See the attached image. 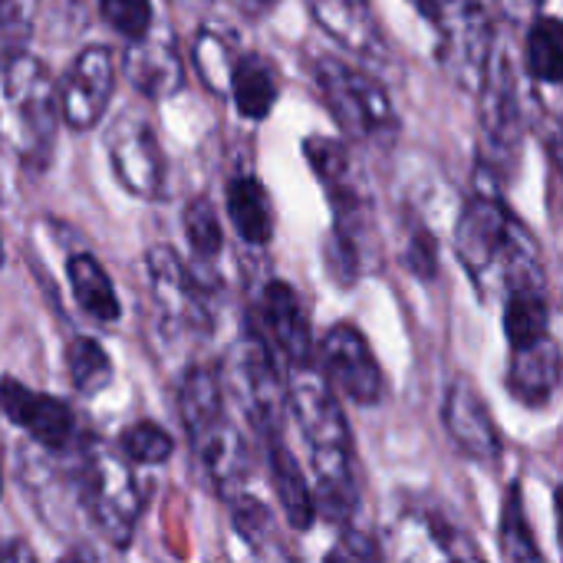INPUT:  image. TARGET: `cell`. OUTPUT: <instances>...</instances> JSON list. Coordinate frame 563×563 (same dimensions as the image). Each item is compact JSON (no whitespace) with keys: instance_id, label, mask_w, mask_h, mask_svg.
Masks as SVG:
<instances>
[{"instance_id":"484cf974","label":"cell","mask_w":563,"mask_h":563,"mask_svg":"<svg viewBox=\"0 0 563 563\" xmlns=\"http://www.w3.org/2000/svg\"><path fill=\"white\" fill-rule=\"evenodd\" d=\"M66 373L76 386V393L82 396H99L102 389H109L112 383V360L106 353V346L92 336H73L66 343Z\"/></svg>"},{"instance_id":"44dd1931","label":"cell","mask_w":563,"mask_h":563,"mask_svg":"<svg viewBox=\"0 0 563 563\" xmlns=\"http://www.w3.org/2000/svg\"><path fill=\"white\" fill-rule=\"evenodd\" d=\"M264 439H267V465H271V478H274L280 511L294 531H310L317 521V508H313V492L303 478V468L294 459V452L284 445L280 432H271Z\"/></svg>"},{"instance_id":"7a4b0ae2","label":"cell","mask_w":563,"mask_h":563,"mask_svg":"<svg viewBox=\"0 0 563 563\" xmlns=\"http://www.w3.org/2000/svg\"><path fill=\"white\" fill-rule=\"evenodd\" d=\"M478 185L468 195L459 228L455 251L462 267L482 297L501 294L511 280L544 274L534 234L501 198V178L478 162Z\"/></svg>"},{"instance_id":"4fadbf2b","label":"cell","mask_w":563,"mask_h":563,"mask_svg":"<svg viewBox=\"0 0 563 563\" xmlns=\"http://www.w3.org/2000/svg\"><path fill=\"white\" fill-rule=\"evenodd\" d=\"M0 412L46 452H73L79 445V429L69 402L49 393H36L13 376L0 379Z\"/></svg>"},{"instance_id":"7402d4cb","label":"cell","mask_w":563,"mask_h":563,"mask_svg":"<svg viewBox=\"0 0 563 563\" xmlns=\"http://www.w3.org/2000/svg\"><path fill=\"white\" fill-rule=\"evenodd\" d=\"M66 280H69V290H73L76 307L89 320H96L102 327L119 323L122 303L115 297V287H112L109 274L102 271V264L89 251H76V254L66 257Z\"/></svg>"},{"instance_id":"cb8c5ba5","label":"cell","mask_w":563,"mask_h":563,"mask_svg":"<svg viewBox=\"0 0 563 563\" xmlns=\"http://www.w3.org/2000/svg\"><path fill=\"white\" fill-rule=\"evenodd\" d=\"M228 92H231L241 119L264 122L277 102V79H274L271 63L257 53L238 56L231 66V76H228Z\"/></svg>"},{"instance_id":"30bf717a","label":"cell","mask_w":563,"mask_h":563,"mask_svg":"<svg viewBox=\"0 0 563 563\" xmlns=\"http://www.w3.org/2000/svg\"><path fill=\"white\" fill-rule=\"evenodd\" d=\"M145 274L152 300L168 336L178 333H208L211 330V300L205 284L185 267L175 247L155 244L145 251Z\"/></svg>"},{"instance_id":"2e32d148","label":"cell","mask_w":563,"mask_h":563,"mask_svg":"<svg viewBox=\"0 0 563 563\" xmlns=\"http://www.w3.org/2000/svg\"><path fill=\"white\" fill-rule=\"evenodd\" d=\"M125 79L148 99L175 96L185 86V63L178 56V43L172 30H152L139 40H129L122 53Z\"/></svg>"},{"instance_id":"7c38bea8","label":"cell","mask_w":563,"mask_h":563,"mask_svg":"<svg viewBox=\"0 0 563 563\" xmlns=\"http://www.w3.org/2000/svg\"><path fill=\"white\" fill-rule=\"evenodd\" d=\"M112 89H115V59L109 46H86L69 73L63 76V82L56 86V109L59 119L73 129V132H86L92 125L102 122L109 102H112Z\"/></svg>"},{"instance_id":"8992f818","label":"cell","mask_w":563,"mask_h":563,"mask_svg":"<svg viewBox=\"0 0 563 563\" xmlns=\"http://www.w3.org/2000/svg\"><path fill=\"white\" fill-rule=\"evenodd\" d=\"M76 452H79V465L73 475V488L82 511L89 515L102 541H109L112 548H129L142 515V492L129 462L109 452L106 445L82 442V439Z\"/></svg>"},{"instance_id":"4dcf8cb0","label":"cell","mask_w":563,"mask_h":563,"mask_svg":"<svg viewBox=\"0 0 563 563\" xmlns=\"http://www.w3.org/2000/svg\"><path fill=\"white\" fill-rule=\"evenodd\" d=\"M402 264L419 280H435V274H439V238H435L432 228H426L416 218H409V224H406Z\"/></svg>"},{"instance_id":"d6986e66","label":"cell","mask_w":563,"mask_h":563,"mask_svg":"<svg viewBox=\"0 0 563 563\" xmlns=\"http://www.w3.org/2000/svg\"><path fill=\"white\" fill-rule=\"evenodd\" d=\"M561 379V350L554 336H544L538 343L511 350L508 360V393L528 406V409H544L551 396L558 393Z\"/></svg>"},{"instance_id":"e575fe53","label":"cell","mask_w":563,"mask_h":563,"mask_svg":"<svg viewBox=\"0 0 563 563\" xmlns=\"http://www.w3.org/2000/svg\"><path fill=\"white\" fill-rule=\"evenodd\" d=\"M238 3H241V7H251V10H257V13H261V10H264V7H271L274 0H238Z\"/></svg>"},{"instance_id":"83f0119b","label":"cell","mask_w":563,"mask_h":563,"mask_svg":"<svg viewBox=\"0 0 563 563\" xmlns=\"http://www.w3.org/2000/svg\"><path fill=\"white\" fill-rule=\"evenodd\" d=\"M185 238H188V247L195 251L198 261H218L221 251H224V231H221V218L214 211V205L198 195L185 205Z\"/></svg>"},{"instance_id":"8d00e7d4","label":"cell","mask_w":563,"mask_h":563,"mask_svg":"<svg viewBox=\"0 0 563 563\" xmlns=\"http://www.w3.org/2000/svg\"><path fill=\"white\" fill-rule=\"evenodd\" d=\"M0 492H3V485H0Z\"/></svg>"},{"instance_id":"8fae6325","label":"cell","mask_w":563,"mask_h":563,"mask_svg":"<svg viewBox=\"0 0 563 563\" xmlns=\"http://www.w3.org/2000/svg\"><path fill=\"white\" fill-rule=\"evenodd\" d=\"M320 366L327 383L360 409H376L386 396L383 366L356 323H336L320 343Z\"/></svg>"},{"instance_id":"f1b7e54d","label":"cell","mask_w":563,"mask_h":563,"mask_svg":"<svg viewBox=\"0 0 563 563\" xmlns=\"http://www.w3.org/2000/svg\"><path fill=\"white\" fill-rule=\"evenodd\" d=\"M119 452L129 465H165L175 452L172 435L158 422H132L119 435Z\"/></svg>"},{"instance_id":"1f68e13d","label":"cell","mask_w":563,"mask_h":563,"mask_svg":"<svg viewBox=\"0 0 563 563\" xmlns=\"http://www.w3.org/2000/svg\"><path fill=\"white\" fill-rule=\"evenodd\" d=\"M99 16L125 40H139L152 30V0H99Z\"/></svg>"},{"instance_id":"277c9868","label":"cell","mask_w":563,"mask_h":563,"mask_svg":"<svg viewBox=\"0 0 563 563\" xmlns=\"http://www.w3.org/2000/svg\"><path fill=\"white\" fill-rule=\"evenodd\" d=\"M178 412L191 449L198 452L205 472L218 485L221 498L241 492L247 478V442L224 409L221 373L211 366H195L178 393Z\"/></svg>"},{"instance_id":"ba28073f","label":"cell","mask_w":563,"mask_h":563,"mask_svg":"<svg viewBox=\"0 0 563 563\" xmlns=\"http://www.w3.org/2000/svg\"><path fill=\"white\" fill-rule=\"evenodd\" d=\"M439 33V59L452 82L475 92L488 66L495 26L482 0H412Z\"/></svg>"},{"instance_id":"d4e9b609","label":"cell","mask_w":563,"mask_h":563,"mask_svg":"<svg viewBox=\"0 0 563 563\" xmlns=\"http://www.w3.org/2000/svg\"><path fill=\"white\" fill-rule=\"evenodd\" d=\"M525 59H528V73L534 82L558 89L563 82V30L561 20L551 13H541L531 30H528V43H525Z\"/></svg>"},{"instance_id":"3957f363","label":"cell","mask_w":563,"mask_h":563,"mask_svg":"<svg viewBox=\"0 0 563 563\" xmlns=\"http://www.w3.org/2000/svg\"><path fill=\"white\" fill-rule=\"evenodd\" d=\"M56 79L23 49L0 53V148L30 168H46L56 142Z\"/></svg>"},{"instance_id":"ac0fdd59","label":"cell","mask_w":563,"mask_h":563,"mask_svg":"<svg viewBox=\"0 0 563 563\" xmlns=\"http://www.w3.org/2000/svg\"><path fill=\"white\" fill-rule=\"evenodd\" d=\"M313 23L343 49L356 56H379L386 49L373 0H307Z\"/></svg>"},{"instance_id":"5b68a950","label":"cell","mask_w":563,"mask_h":563,"mask_svg":"<svg viewBox=\"0 0 563 563\" xmlns=\"http://www.w3.org/2000/svg\"><path fill=\"white\" fill-rule=\"evenodd\" d=\"M313 79H317L320 99L327 102L333 122L346 132V139L373 145V148L396 145L402 122L393 109L389 92L373 73L327 53V56H317Z\"/></svg>"},{"instance_id":"603a6c76","label":"cell","mask_w":563,"mask_h":563,"mask_svg":"<svg viewBox=\"0 0 563 563\" xmlns=\"http://www.w3.org/2000/svg\"><path fill=\"white\" fill-rule=\"evenodd\" d=\"M224 208H228V218H231L234 231L241 234V241H247L254 247L271 244L274 211H271V198H267L264 185L254 175H238L228 181Z\"/></svg>"},{"instance_id":"5bb4252c","label":"cell","mask_w":563,"mask_h":563,"mask_svg":"<svg viewBox=\"0 0 563 563\" xmlns=\"http://www.w3.org/2000/svg\"><path fill=\"white\" fill-rule=\"evenodd\" d=\"M109 162L115 181L142 201H162L165 198V155L158 148L155 132L139 122L135 115H122L115 129L109 132Z\"/></svg>"},{"instance_id":"d590c367","label":"cell","mask_w":563,"mask_h":563,"mask_svg":"<svg viewBox=\"0 0 563 563\" xmlns=\"http://www.w3.org/2000/svg\"><path fill=\"white\" fill-rule=\"evenodd\" d=\"M0 267H3V244H0Z\"/></svg>"},{"instance_id":"6da1fadb","label":"cell","mask_w":563,"mask_h":563,"mask_svg":"<svg viewBox=\"0 0 563 563\" xmlns=\"http://www.w3.org/2000/svg\"><path fill=\"white\" fill-rule=\"evenodd\" d=\"M287 406L303 429L313 465V508L330 525L346 528L360 511V482L353 462V435L327 379L310 366H290Z\"/></svg>"},{"instance_id":"4316f807","label":"cell","mask_w":563,"mask_h":563,"mask_svg":"<svg viewBox=\"0 0 563 563\" xmlns=\"http://www.w3.org/2000/svg\"><path fill=\"white\" fill-rule=\"evenodd\" d=\"M501 554L511 563H534L541 561V548L534 541V531L525 518V501H521V488L511 485L505 495V508H501Z\"/></svg>"},{"instance_id":"9c48e42d","label":"cell","mask_w":563,"mask_h":563,"mask_svg":"<svg viewBox=\"0 0 563 563\" xmlns=\"http://www.w3.org/2000/svg\"><path fill=\"white\" fill-rule=\"evenodd\" d=\"M224 376L231 396L238 399L244 416L261 429V435L280 432L287 412V383L277 373L267 340L254 330H244L228 353Z\"/></svg>"},{"instance_id":"836d02e7","label":"cell","mask_w":563,"mask_h":563,"mask_svg":"<svg viewBox=\"0 0 563 563\" xmlns=\"http://www.w3.org/2000/svg\"><path fill=\"white\" fill-rule=\"evenodd\" d=\"M330 558H333V561H376V558H383V551H379L369 538H363V534H346V538H340V544L330 551Z\"/></svg>"},{"instance_id":"52a82bcc","label":"cell","mask_w":563,"mask_h":563,"mask_svg":"<svg viewBox=\"0 0 563 563\" xmlns=\"http://www.w3.org/2000/svg\"><path fill=\"white\" fill-rule=\"evenodd\" d=\"M482 92V165L505 178L521 162L525 145V122H521V102H518V79L511 66V53L501 33H495L488 66L482 73L478 89Z\"/></svg>"},{"instance_id":"9a60e30c","label":"cell","mask_w":563,"mask_h":563,"mask_svg":"<svg viewBox=\"0 0 563 563\" xmlns=\"http://www.w3.org/2000/svg\"><path fill=\"white\" fill-rule=\"evenodd\" d=\"M442 422L452 439V445L478 465H495L505 452L495 416L485 402V396L475 389L468 376H455L445 389L442 402Z\"/></svg>"},{"instance_id":"ffe728a7","label":"cell","mask_w":563,"mask_h":563,"mask_svg":"<svg viewBox=\"0 0 563 563\" xmlns=\"http://www.w3.org/2000/svg\"><path fill=\"white\" fill-rule=\"evenodd\" d=\"M501 294H505V336L511 350L551 336V303H548L544 274L515 280Z\"/></svg>"},{"instance_id":"f546056e","label":"cell","mask_w":563,"mask_h":563,"mask_svg":"<svg viewBox=\"0 0 563 563\" xmlns=\"http://www.w3.org/2000/svg\"><path fill=\"white\" fill-rule=\"evenodd\" d=\"M224 501H228V508H231V521H234L241 541L251 544V548L261 554V551L267 548V541H274V534H277V528H274V511H271L264 501H257L254 495H247V492H234V495H228Z\"/></svg>"},{"instance_id":"d6a6232c","label":"cell","mask_w":563,"mask_h":563,"mask_svg":"<svg viewBox=\"0 0 563 563\" xmlns=\"http://www.w3.org/2000/svg\"><path fill=\"white\" fill-rule=\"evenodd\" d=\"M26 33H30V20H26L20 0H0V43H3V49H20Z\"/></svg>"},{"instance_id":"e0dca14e","label":"cell","mask_w":563,"mask_h":563,"mask_svg":"<svg viewBox=\"0 0 563 563\" xmlns=\"http://www.w3.org/2000/svg\"><path fill=\"white\" fill-rule=\"evenodd\" d=\"M261 313H264V330L271 343L280 350V356L290 366H310L313 363V333L307 310L297 297V290L284 280H267L261 294Z\"/></svg>"}]
</instances>
